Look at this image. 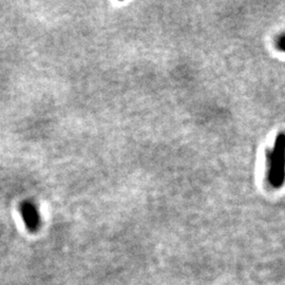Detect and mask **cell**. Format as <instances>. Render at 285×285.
<instances>
[{"label": "cell", "mask_w": 285, "mask_h": 285, "mask_svg": "<svg viewBox=\"0 0 285 285\" xmlns=\"http://www.w3.org/2000/svg\"><path fill=\"white\" fill-rule=\"evenodd\" d=\"M20 214L27 228L30 231H36L39 227L40 217L36 206L31 202H24L20 205Z\"/></svg>", "instance_id": "obj_1"}]
</instances>
